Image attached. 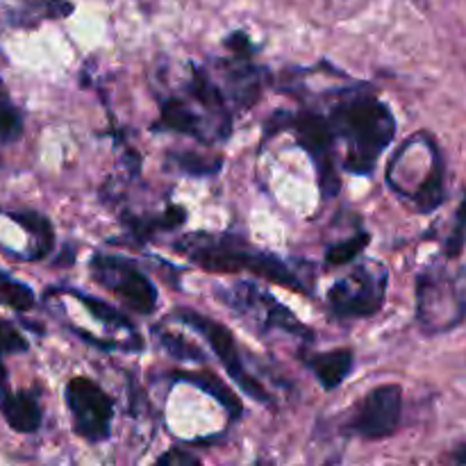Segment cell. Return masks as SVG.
<instances>
[{
	"mask_svg": "<svg viewBox=\"0 0 466 466\" xmlns=\"http://www.w3.org/2000/svg\"><path fill=\"white\" fill-rule=\"evenodd\" d=\"M309 98L326 116L337 146L344 144L341 168L353 176H371L378 157L396 137V118L390 105L367 82L337 85Z\"/></svg>",
	"mask_w": 466,
	"mask_h": 466,
	"instance_id": "obj_1",
	"label": "cell"
},
{
	"mask_svg": "<svg viewBox=\"0 0 466 466\" xmlns=\"http://www.w3.org/2000/svg\"><path fill=\"white\" fill-rule=\"evenodd\" d=\"M173 250L209 273H253L255 278L287 287L299 294L314 291V264L285 259L258 248L237 232H189L173 244Z\"/></svg>",
	"mask_w": 466,
	"mask_h": 466,
	"instance_id": "obj_2",
	"label": "cell"
},
{
	"mask_svg": "<svg viewBox=\"0 0 466 466\" xmlns=\"http://www.w3.org/2000/svg\"><path fill=\"white\" fill-rule=\"evenodd\" d=\"M417 321L426 335H446L466 319V276L446 262H432L417 273Z\"/></svg>",
	"mask_w": 466,
	"mask_h": 466,
	"instance_id": "obj_3",
	"label": "cell"
},
{
	"mask_svg": "<svg viewBox=\"0 0 466 466\" xmlns=\"http://www.w3.org/2000/svg\"><path fill=\"white\" fill-rule=\"evenodd\" d=\"M214 296L232 314L244 319L258 335L267 337L273 332H282V335L296 337L303 344H312L317 339L312 328L305 326L285 303H280L262 285H255L250 280H235L230 285L214 287Z\"/></svg>",
	"mask_w": 466,
	"mask_h": 466,
	"instance_id": "obj_4",
	"label": "cell"
},
{
	"mask_svg": "<svg viewBox=\"0 0 466 466\" xmlns=\"http://www.w3.org/2000/svg\"><path fill=\"white\" fill-rule=\"evenodd\" d=\"M390 268L378 259H362L328 289V312L337 321L376 317L387 300Z\"/></svg>",
	"mask_w": 466,
	"mask_h": 466,
	"instance_id": "obj_5",
	"label": "cell"
},
{
	"mask_svg": "<svg viewBox=\"0 0 466 466\" xmlns=\"http://www.w3.org/2000/svg\"><path fill=\"white\" fill-rule=\"evenodd\" d=\"M171 319L180 323V326L194 330L196 335H200L208 341V346L214 350V355H217L218 362L223 364L228 376L237 382V387H239L246 396H250V399L258 400V403L271 408L273 396L268 394L267 387L258 380V376H253V371L246 367L244 353H241L239 344H237V337L232 335L230 328L223 326L221 321H214L208 314H200L189 308L173 309Z\"/></svg>",
	"mask_w": 466,
	"mask_h": 466,
	"instance_id": "obj_6",
	"label": "cell"
},
{
	"mask_svg": "<svg viewBox=\"0 0 466 466\" xmlns=\"http://www.w3.org/2000/svg\"><path fill=\"white\" fill-rule=\"evenodd\" d=\"M403 419V387L385 382L369 390L341 419V435L380 441L396 435Z\"/></svg>",
	"mask_w": 466,
	"mask_h": 466,
	"instance_id": "obj_7",
	"label": "cell"
},
{
	"mask_svg": "<svg viewBox=\"0 0 466 466\" xmlns=\"http://www.w3.org/2000/svg\"><path fill=\"white\" fill-rule=\"evenodd\" d=\"M89 273L96 285L116 296L132 312L148 317L157 309V287L135 259H127L123 255L94 253V258L89 259Z\"/></svg>",
	"mask_w": 466,
	"mask_h": 466,
	"instance_id": "obj_8",
	"label": "cell"
},
{
	"mask_svg": "<svg viewBox=\"0 0 466 466\" xmlns=\"http://www.w3.org/2000/svg\"><path fill=\"white\" fill-rule=\"evenodd\" d=\"M157 107L159 118L157 123H153L155 132H176V135L191 137L203 144L226 141L232 135V123L214 116L185 89L159 96Z\"/></svg>",
	"mask_w": 466,
	"mask_h": 466,
	"instance_id": "obj_9",
	"label": "cell"
},
{
	"mask_svg": "<svg viewBox=\"0 0 466 466\" xmlns=\"http://www.w3.org/2000/svg\"><path fill=\"white\" fill-rule=\"evenodd\" d=\"M73 431L89 444H103L112 435L114 400L96 380L76 376L66 382L64 390Z\"/></svg>",
	"mask_w": 466,
	"mask_h": 466,
	"instance_id": "obj_10",
	"label": "cell"
},
{
	"mask_svg": "<svg viewBox=\"0 0 466 466\" xmlns=\"http://www.w3.org/2000/svg\"><path fill=\"white\" fill-rule=\"evenodd\" d=\"M253 55L232 53V57L217 59L212 64V71L221 85L223 94L230 100L232 109L241 112L255 105L262 96L264 86L271 82V73L264 66L255 64Z\"/></svg>",
	"mask_w": 466,
	"mask_h": 466,
	"instance_id": "obj_11",
	"label": "cell"
},
{
	"mask_svg": "<svg viewBox=\"0 0 466 466\" xmlns=\"http://www.w3.org/2000/svg\"><path fill=\"white\" fill-rule=\"evenodd\" d=\"M118 221L127 230V235L137 241V244H148L153 241L159 232L176 230L187 221V209L180 205L167 203L159 212L146 209L144 214L132 212L130 208H116Z\"/></svg>",
	"mask_w": 466,
	"mask_h": 466,
	"instance_id": "obj_12",
	"label": "cell"
},
{
	"mask_svg": "<svg viewBox=\"0 0 466 466\" xmlns=\"http://www.w3.org/2000/svg\"><path fill=\"white\" fill-rule=\"evenodd\" d=\"M76 5L71 0H18L12 7L0 9V25L36 27L44 21L71 16Z\"/></svg>",
	"mask_w": 466,
	"mask_h": 466,
	"instance_id": "obj_13",
	"label": "cell"
},
{
	"mask_svg": "<svg viewBox=\"0 0 466 466\" xmlns=\"http://www.w3.org/2000/svg\"><path fill=\"white\" fill-rule=\"evenodd\" d=\"M0 412L7 426L21 435H32L41 428L44 421V410L39 405V396L35 391H9L5 387L0 391Z\"/></svg>",
	"mask_w": 466,
	"mask_h": 466,
	"instance_id": "obj_14",
	"label": "cell"
},
{
	"mask_svg": "<svg viewBox=\"0 0 466 466\" xmlns=\"http://www.w3.org/2000/svg\"><path fill=\"white\" fill-rule=\"evenodd\" d=\"M305 367L312 371L319 385L326 391L337 390L349 380V376L355 369V353L350 349H335L326 353H305Z\"/></svg>",
	"mask_w": 466,
	"mask_h": 466,
	"instance_id": "obj_15",
	"label": "cell"
},
{
	"mask_svg": "<svg viewBox=\"0 0 466 466\" xmlns=\"http://www.w3.org/2000/svg\"><path fill=\"white\" fill-rule=\"evenodd\" d=\"M173 378L180 382H187V385H191V387H198L200 391H205V394H209L212 399H217L218 403L228 410V414H230L232 419H239L241 414H244V405H241V400L237 399L235 391H232L230 387L221 380V378L214 376V373L177 371V373H173Z\"/></svg>",
	"mask_w": 466,
	"mask_h": 466,
	"instance_id": "obj_16",
	"label": "cell"
},
{
	"mask_svg": "<svg viewBox=\"0 0 466 466\" xmlns=\"http://www.w3.org/2000/svg\"><path fill=\"white\" fill-rule=\"evenodd\" d=\"M14 223L25 228L27 235L32 237V258L30 259H44L50 250L55 248V230L53 223L44 217V214L35 212V209H18V212H5Z\"/></svg>",
	"mask_w": 466,
	"mask_h": 466,
	"instance_id": "obj_17",
	"label": "cell"
},
{
	"mask_svg": "<svg viewBox=\"0 0 466 466\" xmlns=\"http://www.w3.org/2000/svg\"><path fill=\"white\" fill-rule=\"evenodd\" d=\"M164 168L189 177H214L223 168V157L221 155L194 153V150H180V153L171 150L164 159Z\"/></svg>",
	"mask_w": 466,
	"mask_h": 466,
	"instance_id": "obj_18",
	"label": "cell"
},
{
	"mask_svg": "<svg viewBox=\"0 0 466 466\" xmlns=\"http://www.w3.org/2000/svg\"><path fill=\"white\" fill-rule=\"evenodd\" d=\"M66 294L73 296V299H76L77 303H80L82 308H85L86 312L96 319V321L103 323V326H109L112 330L123 332V335H127V337H141L135 323H132L130 319L121 312V309L114 308L112 303H105V300L94 299V296H86L85 291H77V289H66Z\"/></svg>",
	"mask_w": 466,
	"mask_h": 466,
	"instance_id": "obj_19",
	"label": "cell"
},
{
	"mask_svg": "<svg viewBox=\"0 0 466 466\" xmlns=\"http://www.w3.org/2000/svg\"><path fill=\"white\" fill-rule=\"evenodd\" d=\"M371 244V235H369L364 228H360L355 235L346 237V239L335 241L326 248V255H323V262L330 268L346 267V264H353L360 255L364 253V248Z\"/></svg>",
	"mask_w": 466,
	"mask_h": 466,
	"instance_id": "obj_20",
	"label": "cell"
},
{
	"mask_svg": "<svg viewBox=\"0 0 466 466\" xmlns=\"http://www.w3.org/2000/svg\"><path fill=\"white\" fill-rule=\"evenodd\" d=\"M155 337H157V344L162 346V350L167 355H171L173 360H182V362H205V350L200 346H196L194 341L185 339L182 335L167 330V328H155Z\"/></svg>",
	"mask_w": 466,
	"mask_h": 466,
	"instance_id": "obj_21",
	"label": "cell"
},
{
	"mask_svg": "<svg viewBox=\"0 0 466 466\" xmlns=\"http://www.w3.org/2000/svg\"><path fill=\"white\" fill-rule=\"evenodd\" d=\"M23 135V112L9 96L7 85L0 80V144H12Z\"/></svg>",
	"mask_w": 466,
	"mask_h": 466,
	"instance_id": "obj_22",
	"label": "cell"
},
{
	"mask_svg": "<svg viewBox=\"0 0 466 466\" xmlns=\"http://www.w3.org/2000/svg\"><path fill=\"white\" fill-rule=\"evenodd\" d=\"M36 296L25 282L16 280L9 273L0 271V305H9L16 312H27L35 308Z\"/></svg>",
	"mask_w": 466,
	"mask_h": 466,
	"instance_id": "obj_23",
	"label": "cell"
},
{
	"mask_svg": "<svg viewBox=\"0 0 466 466\" xmlns=\"http://www.w3.org/2000/svg\"><path fill=\"white\" fill-rule=\"evenodd\" d=\"M30 344H27L25 337L16 330V326L7 321V319L0 317V391L7 387V369H5L3 358L5 355H16V353H27Z\"/></svg>",
	"mask_w": 466,
	"mask_h": 466,
	"instance_id": "obj_24",
	"label": "cell"
},
{
	"mask_svg": "<svg viewBox=\"0 0 466 466\" xmlns=\"http://www.w3.org/2000/svg\"><path fill=\"white\" fill-rule=\"evenodd\" d=\"M464 244H466V196L462 205H460L458 214H455L449 237H446L444 241V258L446 259L458 258V255L464 250Z\"/></svg>",
	"mask_w": 466,
	"mask_h": 466,
	"instance_id": "obj_25",
	"label": "cell"
},
{
	"mask_svg": "<svg viewBox=\"0 0 466 466\" xmlns=\"http://www.w3.org/2000/svg\"><path fill=\"white\" fill-rule=\"evenodd\" d=\"M226 46L232 50V53H244V55L255 53L253 41L248 39V35H246V32H232V35L226 39Z\"/></svg>",
	"mask_w": 466,
	"mask_h": 466,
	"instance_id": "obj_26",
	"label": "cell"
},
{
	"mask_svg": "<svg viewBox=\"0 0 466 466\" xmlns=\"http://www.w3.org/2000/svg\"><path fill=\"white\" fill-rule=\"evenodd\" d=\"M200 460L196 455L185 453V451L171 449L168 453H164L162 458H157V464H198Z\"/></svg>",
	"mask_w": 466,
	"mask_h": 466,
	"instance_id": "obj_27",
	"label": "cell"
},
{
	"mask_svg": "<svg viewBox=\"0 0 466 466\" xmlns=\"http://www.w3.org/2000/svg\"><path fill=\"white\" fill-rule=\"evenodd\" d=\"M455 462L466 464V446H462V449H460L458 453H455Z\"/></svg>",
	"mask_w": 466,
	"mask_h": 466,
	"instance_id": "obj_28",
	"label": "cell"
}]
</instances>
